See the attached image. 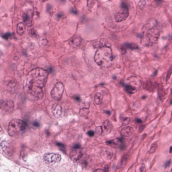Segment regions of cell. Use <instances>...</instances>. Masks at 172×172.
I'll return each instance as SVG.
<instances>
[{
    "label": "cell",
    "instance_id": "cell-2",
    "mask_svg": "<svg viewBox=\"0 0 172 172\" xmlns=\"http://www.w3.org/2000/svg\"><path fill=\"white\" fill-rule=\"evenodd\" d=\"M94 59L97 64L102 67L111 66L113 63V56L110 48L104 47L99 48L96 51Z\"/></svg>",
    "mask_w": 172,
    "mask_h": 172
},
{
    "label": "cell",
    "instance_id": "cell-7",
    "mask_svg": "<svg viewBox=\"0 0 172 172\" xmlns=\"http://www.w3.org/2000/svg\"><path fill=\"white\" fill-rule=\"evenodd\" d=\"M44 159L45 161L48 163H55L61 160V157L59 154L51 153L45 154Z\"/></svg>",
    "mask_w": 172,
    "mask_h": 172
},
{
    "label": "cell",
    "instance_id": "cell-17",
    "mask_svg": "<svg viewBox=\"0 0 172 172\" xmlns=\"http://www.w3.org/2000/svg\"><path fill=\"white\" fill-rule=\"evenodd\" d=\"M157 145L156 143H153L150 149L148 152V153L149 154H151L154 153L157 149Z\"/></svg>",
    "mask_w": 172,
    "mask_h": 172
},
{
    "label": "cell",
    "instance_id": "cell-32",
    "mask_svg": "<svg viewBox=\"0 0 172 172\" xmlns=\"http://www.w3.org/2000/svg\"><path fill=\"white\" fill-rule=\"evenodd\" d=\"M75 99L77 101H79L80 100V98L78 97H76Z\"/></svg>",
    "mask_w": 172,
    "mask_h": 172
},
{
    "label": "cell",
    "instance_id": "cell-8",
    "mask_svg": "<svg viewBox=\"0 0 172 172\" xmlns=\"http://www.w3.org/2000/svg\"><path fill=\"white\" fill-rule=\"evenodd\" d=\"M52 112L56 118H60L62 116V108L60 105L54 104L52 107Z\"/></svg>",
    "mask_w": 172,
    "mask_h": 172
},
{
    "label": "cell",
    "instance_id": "cell-22",
    "mask_svg": "<svg viewBox=\"0 0 172 172\" xmlns=\"http://www.w3.org/2000/svg\"><path fill=\"white\" fill-rule=\"evenodd\" d=\"M56 145H57V146L59 147L61 149L64 150V149H65V146L63 143H60V142H57V143H56Z\"/></svg>",
    "mask_w": 172,
    "mask_h": 172
},
{
    "label": "cell",
    "instance_id": "cell-15",
    "mask_svg": "<svg viewBox=\"0 0 172 172\" xmlns=\"http://www.w3.org/2000/svg\"><path fill=\"white\" fill-rule=\"evenodd\" d=\"M94 101L97 105L101 104L102 101V96L101 93L98 92L94 96Z\"/></svg>",
    "mask_w": 172,
    "mask_h": 172
},
{
    "label": "cell",
    "instance_id": "cell-16",
    "mask_svg": "<svg viewBox=\"0 0 172 172\" xmlns=\"http://www.w3.org/2000/svg\"><path fill=\"white\" fill-rule=\"evenodd\" d=\"M29 33L30 35L33 38L38 39L39 36L36 30L34 28H32L29 30Z\"/></svg>",
    "mask_w": 172,
    "mask_h": 172
},
{
    "label": "cell",
    "instance_id": "cell-6",
    "mask_svg": "<svg viewBox=\"0 0 172 172\" xmlns=\"http://www.w3.org/2000/svg\"><path fill=\"white\" fill-rule=\"evenodd\" d=\"M121 10L115 15V18L117 22H121L125 20L129 15V10L127 5L123 2L121 4Z\"/></svg>",
    "mask_w": 172,
    "mask_h": 172
},
{
    "label": "cell",
    "instance_id": "cell-31",
    "mask_svg": "<svg viewBox=\"0 0 172 172\" xmlns=\"http://www.w3.org/2000/svg\"><path fill=\"white\" fill-rule=\"evenodd\" d=\"M105 113H106L107 114H108L109 115L110 114V112H109V111H105Z\"/></svg>",
    "mask_w": 172,
    "mask_h": 172
},
{
    "label": "cell",
    "instance_id": "cell-30",
    "mask_svg": "<svg viewBox=\"0 0 172 172\" xmlns=\"http://www.w3.org/2000/svg\"><path fill=\"white\" fill-rule=\"evenodd\" d=\"M94 172H104V171L102 170L101 169H97V170H96V171H94Z\"/></svg>",
    "mask_w": 172,
    "mask_h": 172
},
{
    "label": "cell",
    "instance_id": "cell-28",
    "mask_svg": "<svg viewBox=\"0 0 172 172\" xmlns=\"http://www.w3.org/2000/svg\"><path fill=\"white\" fill-rule=\"evenodd\" d=\"M33 125L35 127H38V126H40V124H39V123L36 121L34 122H33Z\"/></svg>",
    "mask_w": 172,
    "mask_h": 172
},
{
    "label": "cell",
    "instance_id": "cell-18",
    "mask_svg": "<svg viewBox=\"0 0 172 172\" xmlns=\"http://www.w3.org/2000/svg\"><path fill=\"white\" fill-rule=\"evenodd\" d=\"M95 131L96 134L99 135H101L103 132L102 127L101 126H99L96 127Z\"/></svg>",
    "mask_w": 172,
    "mask_h": 172
},
{
    "label": "cell",
    "instance_id": "cell-4",
    "mask_svg": "<svg viewBox=\"0 0 172 172\" xmlns=\"http://www.w3.org/2000/svg\"><path fill=\"white\" fill-rule=\"evenodd\" d=\"M34 8L31 3L25 4L23 10L22 18L25 23L28 26H31L33 16Z\"/></svg>",
    "mask_w": 172,
    "mask_h": 172
},
{
    "label": "cell",
    "instance_id": "cell-14",
    "mask_svg": "<svg viewBox=\"0 0 172 172\" xmlns=\"http://www.w3.org/2000/svg\"><path fill=\"white\" fill-rule=\"evenodd\" d=\"M25 28V26L23 23L20 22L18 24L17 28V31L18 34L20 36L23 35L24 33Z\"/></svg>",
    "mask_w": 172,
    "mask_h": 172
},
{
    "label": "cell",
    "instance_id": "cell-27",
    "mask_svg": "<svg viewBox=\"0 0 172 172\" xmlns=\"http://www.w3.org/2000/svg\"><path fill=\"white\" fill-rule=\"evenodd\" d=\"M145 164H142V166L140 168V171L141 172H142V171H143V170H144V169H145Z\"/></svg>",
    "mask_w": 172,
    "mask_h": 172
},
{
    "label": "cell",
    "instance_id": "cell-21",
    "mask_svg": "<svg viewBox=\"0 0 172 172\" xmlns=\"http://www.w3.org/2000/svg\"><path fill=\"white\" fill-rule=\"evenodd\" d=\"M11 36V33L8 32L5 33L2 35V37L3 39H5V40H8V38H9L10 36Z\"/></svg>",
    "mask_w": 172,
    "mask_h": 172
},
{
    "label": "cell",
    "instance_id": "cell-9",
    "mask_svg": "<svg viewBox=\"0 0 172 172\" xmlns=\"http://www.w3.org/2000/svg\"><path fill=\"white\" fill-rule=\"evenodd\" d=\"M102 131L105 134H108L111 132L112 128V125L111 122L108 120H105L102 125Z\"/></svg>",
    "mask_w": 172,
    "mask_h": 172
},
{
    "label": "cell",
    "instance_id": "cell-25",
    "mask_svg": "<svg viewBox=\"0 0 172 172\" xmlns=\"http://www.w3.org/2000/svg\"><path fill=\"white\" fill-rule=\"evenodd\" d=\"M145 126L144 125H142L140 126L139 129V132H141L143 131L145 128Z\"/></svg>",
    "mask_w": 172,
    "mask_h": 172
},
{
    "label": "cell",
    "instance_id": "cell-33",
    "mask_svg": "<svg viewBox=\"0 0 172 172\" xmlns=\"http://www.w3.org/2000/svg\"><path fill=\"white\" fill-rule=\"evenodd\" d=\"M169 152L170 153H172V147H171L170 148V151H169Z\"/></svg>",
    "mask_w": 172,
    "mask_h": 172
},
{
    "label": "cell",
    "instance_id": "cell-19",
    "mask_svg": "<svg viewBox=\"0 0 172 172\" xmlns=\"http://www.w3.org/2000/svg\"><path fill=\"white\" fill-rule=\"evenodd\" d=\"M125 45L127 47V48H130L131 49H137L138 48L137 45H134V44H133L132 43H126Z\"/></svg>",
    "mask_w": 172,
    "mask_h": 172
},
{
    "label": "cell",
    "instance_id": "cell-12",
    "mask_svg": "<svg viewBox=\"0 0 172 172\" xmlns=\"http://www.w3.org/2000/svg\"><path fill=\"white\" fill-rule=\"evenodd\" d=\"M82 156V153L78 150H73L71 152L70 157L71 160L74 161H78Z\"/></svg>",
    "mask_w": 172,
    "mask_h": 172
},
{
    "label": "cell",
    "instance_id": "cell-23",
    "mask_svg": "<svg viewBox=\"0 0 172 172\" xmlns=\"http://www.w3.org/2000/svg\"><path fill=\"white\" fill-rule=\"evenodd\" d=\"M1 147L2 148V150H5V149H6V147H7V145H6V142H2L1 143Z\"/></svg>",
    "mask_w": 172,
    "mask_h": 172
},
{
    "label": "cell",
    "instance_id": "cell-13",
    "mask_svg": "<svg viewBox=\"0 0 172 172\" xmlns=\"http://www.w3.org/2000/svg\"><path fill=\"white\" fill-rule=\"evenodd\" d=\"M81 41V39L80 37L76 36L72 38L69 41V44L71 47L76 48L79 46Z\"/></svg>",
    "mask_w": 172,
    "mask_h": 172
},
{
    "label": "cell",
    "instance_id": "cell-24",
    "mask_svg": "<svg viewBox=\"0 0 172 172\" xmlns=\"http://www.w3.org/2000/svg\"><path fill=\"white\" fill-rule=\"evenodd\" d=\"M88 134L90 137H93L94 134V132L92 131H89L88 132Z\"/></svg>",
    "mask_w": 172,
    "mask_h": 172
},
{
    "label": "cell",
    "instance_id": "cell-20",
    "mask_svg": "<svg viewBox=\"0 0 172 172\" xmlns=\"http://www.w3.org/2000/svg\"><path fill=\"white\" fill-rule=\"evenodd\" d=\"M130 121V118L128 117H125L123 120L122 125L124 126L128 124Z\"/></svg>",
    "mask_w": 172,
    "mask_h": 172
},
{
    "label": "cell",
    "instance_id": "cell-5",
    "mask_svg": "<svg viewBox=\"0 0 172 172\" xmlns=\"http://www.w3.org/2000/svg\"><path fill=\"white\" fill-rule=\"evenodd\" d=\"M64 87L62 83L59 82L56 84L51 92L52 98L56 101L60 100L62 98Z\"/></svg>",
    "mask_w": 172,
    "mask_h": 172
},
{
    "label": "cell",
    "instance_id": "cell-10",
    "mask_svg": "<svg viewBox=\"0 0 172 172\" xmlns=\"http://www.w3.org/2000/svg\"><path fill=\"white\" fill-rule=\"evenodd\" d=\"M133 132V128L132 127L127 126L123 128L121 132V134L123 137H129L132 135Z\"/></svg>",
    "mask_w": 172,
    "mask_h": 172
},
{
    "label": "cell",
    "instance_id": "cell-26",
    "mask_svg": "<svg viewBox=\"0 0 172 172\" xmlns=\"http://www.w3.org/2000/svg\"><path fill=\"white\" fill-rule=\"evenodd\" d=\"M73 148L75 149L80 148H81V145L79 144H77L74 146Z\"/></svg>",
    "mask_w": 172,
    "mask_h": 172
},
{
    "label": "cell",
    "instance_id": "cell-29",
    "mask_svg": "<svg viewBox=\"0 0 172 172\" xmlns=\"http://www.w3.org/2000/svg\"><path fill=\"white\" fill-rule=\"evenodd\" d=\"M136 121L137 122V123H142V120H141V119H139V118L136 119Z\"/></svg>",
    "mask_w": 172,
    "mask_h": 172
},
{
    "label": "cell",
    "instance_id": "cell-11",
    "mask_svg": "<svg viewBox=\"0 0 172 172\" xmlns=\"http://www.w3.org/2000/svg\"><path fill=\"white\" fill-rule=\"evenodd\" d=\"M107 143L108 145L114 148H119L122 145L121 141L118 138L115 139L113 140L109 141L107 142Z\"/></svg>",
    "mask_w": 172,
    "mask_h": 172
},
{
    "label": "cell",
    "instance_id": "cell-1",
    "mask_svg": "<svg viewBox=\"0 0 172 172\" xmlns=\"http://www.w3.org/2000/svg\"><path fill=\"white\" fill-rule=\"evenodd\" d=\"M48 71L42 68H36L31 71L27 79L28 91L39 99L43 96L42 89L45 86L48 76Z\"/></svg>",
    "mask_w": 172,
    "mask_h": 172
},
{
    "label": "cell",
    "instance_id": "cell-3",
    "mask_svg": "<svg viewBox=\"0 0 172 172\" xmlns=\"http://www.w3.org/2000/svg\"><path fill=\"white\" fill-rule=\"evenodd\" d=\"M126 89L127 91L131 93L137 92L140 89L142 82L140 79L135 76L128 77L125 84Z\"/></svg>",
    "mask_w": 172,
    "mask_h": 172
}]
</instances>
